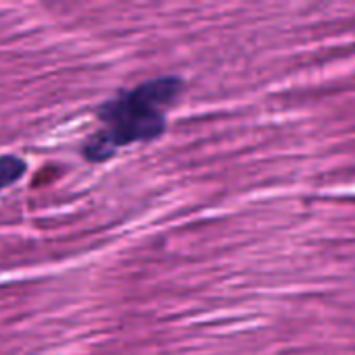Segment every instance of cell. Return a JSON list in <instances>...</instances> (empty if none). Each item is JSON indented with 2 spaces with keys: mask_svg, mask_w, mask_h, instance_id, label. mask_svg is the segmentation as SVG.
<instances>
[{
  "mask_svg": "<svg viewBox=\"0 0 355 355\" xmlns=\"http://www.w3.org/2000/svg\"><path fill=\"white\" fill-rule=\"evenodd\" d=\"M181 89L183 81L179 77H158L102 104L98 119L104 127L85 141V160L104 162L123 146L158 139L166 127L164 110L177 100Z\"/></svg>",
  "mask_w": 355,
  "mask_h": 355,
  "instance_id": "cell-1",
  "label": "cell"
},
{
  "mask_svg": "<svg viewBox=\"0 0 355 355\" xmlns=\"http://www.w3.org/2000/svg\"><path fill=\"white\" fill-rule=\"evenodd\" d=\"M27 164L17 156H0V191L15 181H19L25 173Z\"/></svg>",
  "mask_w": 355,
  "mask_h": 355,
  "instance_id": "cell-2",
  "label": "cell"
}]
</instances>
